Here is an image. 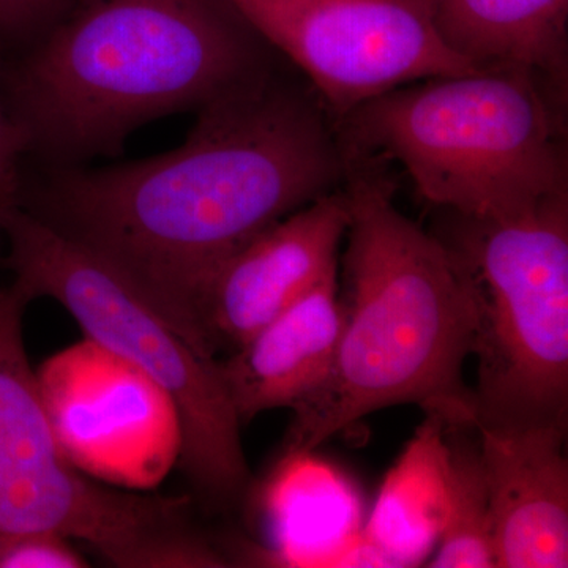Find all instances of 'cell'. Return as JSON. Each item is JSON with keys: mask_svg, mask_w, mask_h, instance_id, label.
<instances>
[{"mask_svg": "<svg viewBox=\"0 0 568 568\" xmlns=\"http://www.w3.org/2000/svg\"><path fill=\"white\" fill-rule=\"evenodd\" d=\"M346 173L334 115L280 65L196 111L178 148L44 168L17 205L118 267L211 355L197 306L213 276L268 226L338 192Z\"/></svg>", "mask_w": 568, "mask_h": 568, "instance_id": "6da1fadb", "label": "cell"}, {"mask_svg": "<svg viewBox=\"0 0 568 568\" xmlns=\"http://www.w3.org/2000/svg\"><path fill=\"white\" fill-rule=\"evenodd\" d=\"M284 59L230 0H71L9 74L11 119L44 168L122 152L156 119L200 111Z\"/></svg>", "mask_w": 568, "mask_h": 568, "instance_id": "7a4b0ae2", "label": "cell"}, {"mask_svg": "<svg viewBox=\"0 0 568 568\" xmlns=\"http://www.w3.org/2000/svg\"><path fill=\"white\" fill-rule=\"evenodd\" d=\"M346 159L342 331L327 381L294 409L287 457L384 407L413 403L444 426L476 418L463 381L474 328L465 272L440 237L396 207L386 163Z\"/></svg>", "mask_w": 568, "mask_h": 568, "instance_id": "3957f363", "label": "cell"}, {"mask_svg": "<svg viewBox=\"0 0 568 568\" xmlns=\"http://www.w3.org/2000/svg\"><path fill=\"white\" fill-rule=\"evenodd\" d=\"M566 92L532 70L477 69L403 85L336 121L351 155L398 163L465 219H506L568 193Z\"/></svg>", "mask_w": 568, "mask_h": 568, "instance_id": "277c9868", "label": "cell"}, {"mask_svg": "<svg viewBox=\"0 0 568 568\" xmlns=\"http://www.w3.org/2000/svg\"><path fill=\"white\" fill-rule=\"evenodd\" d=\"M14 290L51 298L93 346L144 377L170 402L179 457L194 491L213 507L244 499L250 467L242 424L216 357L201 353L133 280L102 256L55 233L20 205L0 213Z\"/></svg>", "mask_w": 568, "mask_h": 568, "instance_id": "5b68a950", "label": "cell"}, {"mask_svg": "<svg viewBox=\"0 0 568 568\" xmlns=\"http://www.w3.org/2000/svg\"><path fill=\"white\" fill-rule=\"evenodd\" d=\"M452 219L437 237L473 301L474 425L567 428L568 193L506 219Z\"/></svg>", "mask_w": 568, "mask_h": 568, "instance_id": "8992f818", "label": "cell"}, {"mask_svg": "<svg viewBox=\"0 0 568 568\" xmlns=\"http://www.w3.org/2000/svg\"><path fill=\"white\" fill-rule=\"evenodd\" d=\"M29 304L0 290V534L81 540L114 567L192 566L200 529L186 500L112 491L74 469L26 353Z\"/></svg>", "mask_w": 568, "mask_h": 568, "instance_id": "52a82bcc", "label": "cell"}, {"mask_svg": "<svg viewBox=\"0 0 568 568\" xmlns=\"http://www.w3.org/2000/svg\"><path fill=\"white\" fill-rule=\"evenodd\" d=\"M293 63L335 121L403 85L477 70L452 50L435 0H230Z\"/></svg>", "mask_w": 568, "mask_h": 568, "instance_id": "ba28073f", "label": "cell"}, {"mask_svg": "<svg viewBox=\"0 0 568 568\" xmlns=\"http://www.w3.org/2000/svg\"><path fill=\"white\" fill-rule=\"evenodd\" d=\"M349 207L345 190L272 224L220 267L197 306L209 354L233 353L325 275L338 271Z\"/></svg>", "mask_w": 568, "mask_h": 568, "instance_id": "9c48e42d", "label": "cell"}, {"mask_svg": "<svg viewBox=\"0 0 568 568\" xmlns=\"http://www.w3.org/2000/svg\"><path fill=\"white\" fill-rule=\"evenodd\" d=\"M474 426L487 477L496 567L566 568L567 428Z\"/></svg>", "mask_w": 568, "mask_h": 568, "instance_id": "30bf717a", "label": "cell"}, {"mask_svg": "<svg viewBox=\"0 0 568 568\" xmlns=\"http://www.w3.org/2000/svg\"><path fill=\"white\" fill-rule=\"evenodd\" d=\"M338 271L220 362L242 425L267 410L295 409L323 387L342 331Z\"/></svg>", "mask_w": 568, "mask_h": 568, "instance_id": "8fae6325", "label": "cell"}, {"mask_svg": "<svg viewBox=\"0 0 568 568\" xmlns=\"http://www.w3.org/2000/svg\"><path fill=\"white\" fill-rule=\"evenodd\" d=\"M435 20L477 69L532 70L566 92L568 0H435Z\"/></svg>", "mask_w": 568, "mask_h": 568, "instance_id": "7c38bea8", "label": "cell"}, {"mask_svg": "<svg viewBox=\"0 0 568 568\" xmlns=\"http://www.w3.org/2000/svg\"><path fill=\"white\" fill-rule=\"evenodd\" d=\"M444 466V517L433 568L496 567L487 477L474 425H448Z\"/></svg>", "mask_w": 568, "mask_h": 568, "instance_id": "4fadbf2b", "label": "cell"}, {"mask_svg": "<svg viewBox=\"0 0 568 568\" xmlns=\"http://www.w3.org/2000/svg\"><path fill=\"white\" fill-rule=\"evenodd\" d=\"M69 538L44 532L0 534V568H84Z\"/></svg>", "mask_w": 568, "mask_h": 568, "instance_id": "5bb4252c", "label": "cell"}, {"mask_svg": "<svg viewBox=\"0 0 568 568\" xmlns=\"http://www.w3.org/2000/svg\"><path fill=\"white\" fill-rule=\"evenodd\" d=\"M71 0H0V43L24 50L62 17Z\"/></svg>", "mask_w": 568, "mask_h": 568, "instance_id": "9a60e30c", "label": "cell"}, {"mask_svg": "<svg viewBox=\"0 0 568 568\" xmlns=\"http://www.w3.org/2000/svg\"><path fill=\"white\" fill-rule=\"evenodd\" d=\"M3 209H6V207H0V213H2Z\"/></svg>", "mask_w": 568, "mask_h": 568, "instance_id": "2e32d148", "label": "cell"}]
</instances>
